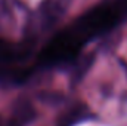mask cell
I'll return each instance as SVG.
<instances>
[{
  "label": "cell",
  "instance_id": "obj_2",
  "mask_svg": "<svg viewBox=\"0 0 127 126\" xmlns=\"http://www.w3.org/2000/svg\"><path fill=\"white\" fill-rule=\"evenodd\" d=\"M69 1L71 0H44L38 9V16L35 21L37 25L34 27V34L50 28L64 15Z\"/></svg>",
  "mask_w": 127,
  "mask_h": 126
},
{
  "label": "cell",
  "instance_id": "obj_1",
  "mask_svg": "<svg viewBox=\"0 0 127 126\" xmlns=\"http://www.w3.org/2000/svg\"><path fill=\"white\" fill-rule=\"evenodd\" d=\"M127 19V0H102L56 33L40 51L35 67L49 70L74 63L81 51Z\"/></svg>",
  "mask_w": 127,
  "mask_h": 126
},
{
  "label": "cell",
  "instance_id": "obj_3",
  "mask_svg": "<svg viewBox=\"0 0 127 126\" xmlns=\"http://www.w3.org/2000/svg\"><path fill=\"white\" fill-rule=\"evenodd\" d=\"M90 117L92 113L84 104H75L61 116V119L58 120V126H75L77 123L84 122Z\"/></svg>",
  "mask_w": 127,
  "mask_h": 126
}]
</instances>
